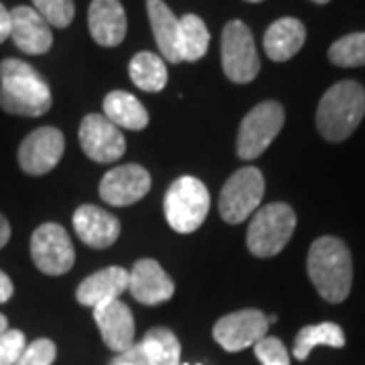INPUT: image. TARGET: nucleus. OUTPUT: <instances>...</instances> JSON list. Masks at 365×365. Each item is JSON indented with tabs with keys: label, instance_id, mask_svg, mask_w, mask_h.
I'll return each mask as SVG.
<instances>
[{
	"label": "nucleus",
	"instance_id": "19",
	"mask_svg": "<svg viewBox=\"0 0 365 365\" xmlns=\"http://www.w3.org/2000/svg\"><path fill=\"white\" fill-rule=\"evenodd\" d=\"M130 272L122 266H110L88 276L76 290V299L83 307H100L104 302L120 299L128 290Z\"/></svg>",
	"mask_w": 365,
	"mask_h": 365
},
{
	"label": "nucleus",
	"instance_id": "20",
	"mask_svg": "<svg viewBox=\"0 0 365 365\" xmlns=\"http://www.w3.org/2000/svg\"><path fill=\"white\" fill-rule=\"evenodd\" d=\"M146 11L163 59L181 63V19L173 14L165 0H146Z\"/></svg>",
	"mask_w": 365,
	"mask_h": 365
},
{
	"label": "nucleus",
	"instance_id": "12",
	"mask_svg": "<svg viewBox=\"0 0 365 365\" xmlns=\"http://www.w3.org/2000/svg\"><path fill=\"white\" fill-rule=\"evenodd\" d=\"M268 317L258 309H246L222 317L213 327V339L225 351L235 353L254 347L268 335Z\"/></svg>",
	"mask_w": 365,
	"mask_h": 365
},
{
	"label": "nucleus",
	"instance_id": "17",
	"mask_svg": "<svg viewBox=\"0 0 365 365\" xmlns=\"http://www.w3.org/2000/svg\"><path fill=\"white\" fill-rule=\"evenodd\" d=\"M73 230L78 237L90 248H110L120 235V222L116 215L96 205H81L73 213Z\"/></svg>",
	"mask_w": 365,
	"mask_h": 365
},
{
	"label": "nucleus",
	"instance_id": "14",
	"mask_svg": "<svg viewBox=\"0 0 365 365\" xmlns=\"http://www.w3.org/2000/svg\"><path fill=\"white\" fill-rule=\"evenodd\" d=\"M11 39L26 55H45L53 45V31L33 6H14L11 11Z\"/></svg>",
	"mask_w": 365,
	"mask_h": 365
},
{
	"label": "nucleus",
	"instance_id": "34",
	"mask_svg": "<svg viewBox=\"0 0 365 365\" xmlns=\"http://www.w3.org/2000/svg\"><path fill=\"white\" fill-rule=\"evenodd\" d=\"M11 37V11H6V6L0 2V43Z\"/></svg>",
	"mask_w": 365,
	"mask_h": 365
},
{
	"label": "nucleus",
	"instance_id": "27",
	"mask_svg": "<svg viewBox=\"0 0 365 365\" xmlns=\"http://www.w3.org/2000/svg\"><path fill=\"white\" fill-rule=\"evenodd\" d=\"M329 61L337 67L365 66V33H351L329 47Z\"/></svg>",
	"mask_w": 365,
	"mask_h": 365
},
{
	"label": "nucleus",
	"instance_id": "18",
	"mask_svg": "<svg viewBox=\"0 0 365 365\" xmlns=\"http://www.w3.org/2000/svg\"><path fill=\"white\" fill-rule=\"evenodd\" d=\"M88 26L93 41L102 47H118L126 37V13L120 0H91Z\"/></svg>",
	"mask_w": 365,
	"mask_h": 365
},
{
	"label": "nucleus",
	"instance_id": "6",
	"mask_svg": "<svg viewBox=\"0 0 365 365\" xmlns=\"http://www.w3.org/2000/svg\"><path fill=\"white\" fill-rule=\"evenodd\" d=\"M284 118H287L284 108L274 100L254 106L240 124L237 143H235L237 157L244 160H254L260 157L278 136V132L282 130Z\"/></svg>",
	"mask_w": 365,
	"mask_h": 365
},
{
	"label": "nucleus",
	"instance_id": "31",
	"mask_svg": "<svg viewBox=\"0 0 365 365\" xmlns=\"http://www.w3.org/2000/svg\"><path fill=\"white\" fill-rule=\"evenodd\" d=\"M57 357V347L51 339H37L26 345L16 365H53Z\"/></svg>",
	"mask_w": 365,
	"mask_h": 365
},
{
	"label": "nucleus",
	"instance_id": "1",
	"mask_svg": "<svg viewBox=\"0 0 365 365\" xmlns=\"http://www.w3.org/2000/svg\"><path fill=\"white\" fill-rule=\"evenodd\" d=\"M53 96L47 81L23 59L0 61V108L6 114L37 118L51 110Z\"/></svg>",
	"mask_w": 365,
	"mask_h": 365
},
{
	"label": "nucleus",
	"instance_id": "29",
	"mask_svg": "<svg viewBox=\"0 0 365 365\" xmlns=\"http://www.w3.org/2000/svg\"><path fill=\"white\" fill-rule=\"evenodd\" d=\"M254 353L262 365H290L287 347L278 337L266 335L264 339L254 345Z\"/></svg>",
	"mask_w": 365,
	"mask_h": 365
},
{
	"label": "nucleus",
	"instance_id": "38",
	"mask_svg": "<svg viewBox=\"0 0 365 365\" xmlns=\"http://www.w3.org/2000/svg\"><path fill=\"white\" fill-rule=\"evenodd\" d=\"M246 2H262V0H246Z\"/></svg>",
	"mask_w": 365,
	"mask_h": 365
},
{
	"label": "nucleus",
	"instance_id": "33",
	"mask_svg": "<svg viewBox=\"0 0 365 365\" xmlns=\"http://www.w3.org/2000/svg\"><path fill=\"white\" fill-rule=\"evenodd\" d=\"M13 294H14V287H13L11 276L0 270V304L9 302V300L13 299Z\"/></svg>",
	"mask_w": 365,
	"mask_h": 365
},
{
	"label": "nucleus",
	"instance_id": "40",
	"mask_svg": "<svg viewBox=\"0 0 365 365\" xmlns=\"http://www.w3.org/2000/svg\"><path fill=\"white\" fill-rule=\"evenodd\" d=\"M199 365H201V364H199Z\"/></svg>",
	"mask_w": 365,
	"mask_h": 365
},
{
	"label": "nucleus",
	"instance_id": "35",
	"mask_svg": "<svg viewBox=\"0 0 365 365\" xmlns=\"http://www.w3.org/2000/svg\"><path fill=\"white\" fill-rule=\"evenodd\" d=\"M11 234H13V230H11V223H9V220H6V215H4V213H0V250L9 244Z\"/></svg>",
	"mask_w": 365,
	"mask_h": 365
},
{
	"label": "nucleus",
	"instance_id": "36",
	"mask_svg": "<svg viewBox=\"0 0 365 365\" xmlns=\"http://www.w3.org/2000/svg\"><path fill=\"white\" fill-rule=\"evenodd\" d=\"M6 329H9V319H6L4 314L0 313V335H2V333H4Z\"/></svg>",
	"mask_w": 365,
	"mask_h": 365
},
{
	"label": "nucleus",
	"instance_id": "16",
	"mask_svg": "<svg viewBox=\"0 0 365 365\" xmlns=\"http://www.w3.org/2000/svg\"><path fill=\"white\" fill-rule=\"evenodd\" d=\"M128 292L134 300L146 307H155L160 302H167L175 294V282L157 260L144 258L134 264L128 282Z\"/></svg>",
	"mask_w": 365,
	"mask_h": 365
},
{
	"label": "nucleus",
	"instance_id": "21",
	"mask_svg": "<svg viewBox=\"0 0 365 365\" xmlns=\"http://www.w3.org/2000/svg\"><path fill=\"white\" fill-rule=\"evenodd\" d=\"M307 41V29L299 19L284 16L274 21L264 33V51L272 61H288L302 49Z\"/></svg>",
	"mask_w": 365,
	"mask_h": 365
},
{
	"label": "nucleus",
	"instance_id": "39",
	"mask_svg": "<svg viewBox=\"0 0 365 365\" xmlns=\"http://www.w3.org/2000/svg\"><path fill=\"white\" fill-rule=\"evenodd\" d=\"M181 365H189V364H181Z\"/></svg>",
	"mask_w": 365,
	"mask_h": 365
},
{
	"label": "nucleus",
	"instance_id": "37",
	"mask_svg": "<svg viewBox=\"0 0 365 365\" xmlns=\"http://www.w3.org/2000/svg\"><path fill=\"white\" fill-rule=\"evenodd\" d=\"M314 4H327V2H331V0H313Z\"/></svg>",
	"mask_w": 365,
	"mask_h": 365
},
{
	"label": "nucleus",
	"instance_id": "15",
	"mask_svg": "<svg viewBox=\"0 0 365 365\" xmlns=\"http://www.w3.org/2000/svg\"><path fill=\"white\" fill-rule=\"evenodd\" d=\"M93 319L108 349L122 353L134 345V317L126 302L120 299L104 302L93 309Z\"/></svg>",
	"mask_w": 365,
	"mask_h": 365
},
{
	"label": "nucleus",
	"instance_id": "4",
	"mask_svg": "<svg viewBox=\"0 0 365 365\" xmlns=\"http://www.w3.org/2000/svg\"><path fill=\"white\" fill-rule=\"evenodd\" d=\"M297 227V213L287 203H270L258 209L248 227L246 244L256 258H272L290 242Z\"/></svg>",
	"mask_w": 365,
	"mask_h": 365
},
{
	"label": "nucleus",
	"instance_id": "32",
	"mask_svg": "<svg viewBox=\"0 0 365 365\" xmlns=\"http://www.w3.org/2000/svg\"><path fill=\"white\" fill-rule=\"evenodd\" d=\"M110 365H148V357L144 353L143 343H134L126 351L118 353Z\"/></svg>",
	"mask_w": 365,
	"mask_h": 365
},
{
	"label": "nucleus",
	"instance_id": "25",
	"mask_svg": "<svg viewBox=\"0 0 365 365\" xmlns=\"http://www.w3.org/2000/svg\"><path fill=\"white\" fill-rule=\"evenodd\" d=\"M140 343L148 357V365H181V343L167 327L146 331Z\"/></svg>",
	"mask_w": 365,
	"mask_h": 365
},
{
	"label": "nucleus",
	"instance_id": "5",
	"mask_svg": "<svg viewBox=\"0 0 365 365\" xmlns=\"http://www.w3.org/2000/svg\"><path fill=\"white\" fill-rule=\"evenodd\" d=\"M207 187L195 177H181L173 182L165 195V217L170 230L179 234H193L207 220Z\"/></svg>",
	"mask_w": 365,
	"mask_h": 365
},
{
	"label": "nucleus",
	"instance_id": "28",
	"mask_svg": "<svg viewBox=\"0 0 365 365\" xmlns=\"http://www.w3.org/2000/svg\"><path fill=\"white\" fill-rule=\"evenodd\" d=\"M33 9L55 29H66L76 16L73 0H33Z\"/></svg>",
	"mask_w": 365,
	"mask_h": 365
},
{
	"label": "nucleus",
	"instance_id": "9",
	"mask_svg": "<svg viewBox=\"0 0 365 365\" xmlns=\"http://www.w3.org/2000/svg\"><path fill=\"white\" fill-rule=\"evenodd\" d=\"M31 260L47 276H63L76 264L71 237L59 223H43L31 235Z\"/></svg>",
	"mask_w": 365,
	"mask_h": 365
},
{
	"label": "nucleus",
	"instance_id": "23",
	"mask_svg": "<svg viewBox=\"0 0 365 365\" xmlns=\"http://www.w3.org/2000/svg\"><path fill=\"white\" fill-rule=\"evenodd\" d=\"M128 73H130L132 83L138 90L155 93V91L165 90L167 86V66L163 61V57H158L150 51H140L132 57L130 66H128Z\"/></svg>",
	"mask_w": 365,
	"mask_h": 365
},
{
	"label": "nucleus",
	"instance_id": "22",
	"mask_svg": "<svg viewBox=\"0 0 365 365\" xmlns=\"http://www.w3.org/2000/svg\"><path fill=\"white\" fill-rule=\"evenodd\" d=\"M104 116L122 130H144L148 126V112L136 96L128 91H110L104 98Z\"/></svg>",
	"mask_w": 365,
	"mask_h": 365
},
{
	"label": "nucleus",
	"instance_id": "24",
	"mask_svg": "<svg viewBox=\"0 0 365 365\" xmlns=\"http://www.w3.org/2000/svg\"><path fill=\"white\" fill-rule=\"evenodd\" d=\"M345 347V333L337 323H319V325L302 327L294 339L292 353L299 361H307L314 347Z\"/></svg>",
	"mask_w": 365,
	"mask_h": 365
},
{
	"label": "nucleus",
	"instance_id": "3",
	"mask_svg": "<svg viewBox=\"0 0 365 365\" xmlns=\"http://www.w3.org/2000/svg\"><path fill=\"white\" fill-rule=\"evenodd\" d=\"M365 116V88L353 79L331 86L317 108V128L329 143L349 138Z\"/></svg>",
	"mask_w": 365,
	"mask_h": 365
},
{
	"label": "nucleus",
	"instance_id": "7",
	"mask_svg": "<svg viewBox=\"0 0 365 365\" xmlns=\"http://www.w3.org/2000/svg\"><path fill=\"white\" fill-rule=\"evenodd\" d=\"M222 67L234 83H250L260 73V57L246 23L230 21L222 33Z\"/></svg>",
	"mask_w": 365,
	"mask_h": 365
},
{
	"label": "nucleus",
	"instance_id": "8",
	"mask_svg": "<svg viewBox=\"0 0 365 365\" xmlns=\"http://www.w3.org/2000/svg\"><path fill=\"white\" fill-rule=\"evenodd\" d=\"M264 175L256 167H244L235 170L225 181L220 195V213L223 222L242 223L256 213L264 197Z\"/></svg>",
	"mask_w": 365,
	"mask_h": 365
},
{
	"label": "nucleus",
	"instance_id": "30",
	"mask_svg": "<svg viewBox=\"0 0 365 365\" xmlns=\"http://www.w3.org/2000/svg\"><path fill=\"white\" fill-rule=\"evenodd\" d=\"M25 349V333L19 329H6L0 335V365H16Z\"/></svg>",
	"mask_w": 365,
	"mask_h": 365
},
{
	"label": "nucleus",
	"instance_id": "26",
	"mask_svg": "<svg viewBox=\"0 0 365 365\" xmlns=\"http://www.w3.org/2000/svg\"><path fill=\"white\" fill-rule=\"evenodd\" d=\"M209 35L207 25L203 19L197 14H185L181 19V59L182 61H199L205 57L209 49Z\"/></svg>",
	"mask_w": 365,
	"mask_h": 365
},
{
	"label": "nucleus",
	"instance_id": "11",
	"mask_svg": "<svg viewBox=\"0 0 365 365\" xmlns=\"http://www.w3.org/2000/svg\"><path fill=\"white\" fill-rule=\"evenodd\" d=\"M79 144L93 163H116L126 153V138L104 114H88L79 124Z\"/></svg>",
	"mask_w": 365,
	"mask_h": 365
},
{
	"label": "nucleus",
	"instance_id": "2",
	"mask_svg": "<svg viewBox=\"0 0 365 365\" xmlns=\"http://www.w3.org/2000/svg\"><path fill=\"white\" fill-rule=\"evenodd\" d=\"M309 278L317 292L331 304H339L349 297L353 282V262L345 242L333 235L314 240L307 256Z\"/></svg>",
	"mask_w": 365,
	"mask_h": 365
},
{
	"label": "nucleus",
	"instance_id": "13",
	"mask_svg": "<svg viewBox=\"0 0 365 365\" xmlns=\"http://www.w3.org/2000/svg\"><path fill=\"white\" fill-rule=\"evenodd\" d=\"M150 191V173L140 165H122L108 170L100 181V197L108 205L126 207Z\"/></svg>",
	"mask_w": 365,
	"mask_h": 365
},
{
	"label": "nucleus",
	"instance_id": "10",
	"mask_svg": "<svg viewBox=\"0 0 365 365\" xmlns=\"http://www.w3.org/2000/svg\"><path fill=\"white\" fill-rule=\"evenodd\" d=\"M66 136L59 128L41 126L33 130L19 146V167L26 175L41 177L53 170L63 157Z\"/></svg>",
	"mask_w": 365,
	"mask_h": 365
}]
</instances>
